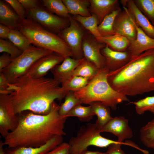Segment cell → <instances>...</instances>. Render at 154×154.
Wrapping results in <instances>:
<instances>
[{"label":"cell","instance_id":"6da1fadb","mask_svg":"<svg viewBox=\"0 0 154 154\" xmlns=\"http://www.w3.org/2000/svg\"><path fill=\"white\" fill-rule=\"evenodd\" d=\"M7 91L16 115L27 111L47 114L55 100L61 101L66 95L60 82L53 78H36L27 74L9 83Z\"/></svg>","mask_w":154,"mask_h":154},{"label":"cell","instance_id":"7a4b0ae2","mask_svg":"<svg viewBox=\"0 0 154 154\" xmlns=\"http://www.w3.org/2000/svg\"><path fill=\"white\" fill-rule=\"evenodd\" d=\"M60 106L55 102L50 112L41 115L30 112L18 116L16 128L5 137L4 143L8 147H38L54 137L66 135L64 131L67 118L58 113Z\"/></svg>","mask_w":154,"mask_h":154},{"label":"cell","instance_id":"3957f363","mask_svg":"<svg viewBox=\"0 0 154 154\" xmlns=\"http://www.w3.org/2000/svg\"><path fill=\"white\" fill-rule=\"evenodd\" d=\"M107 79L114 90L126 96L154 91V49L131 58L120 69L110 72Z\"/></svg>","mask_w":154,"mask_h":154},{"label":"cell","instance_id":"277c9868","mask_svg":"<svg viewBox=\"0 0 154 154\" xmlns=\"http://www.w3.org/2000/svg\"><path fill=\"white\" fill-rule=\"evenodd\" d=\"M110 72L106 66L100 69L85 86L74 92L75 96L82 104L89 105L100 102L113 110L122 102H129L126 96L115 90L109 84L107 77Z\"/></svg>","mask_w":154,"mask_h":154},{"label":"cell","instance_id":"5b68a950","mask_svg":"<svg viewBox=\"0 0 154 154\" xmlns=\"http://www.w3.org/2000/svg\"><path fill=\"white\" fill-rule=\"evenodd\" d=\"M18 30L36 46L64 58L72 56L70 48L60 37L33 20L27 18L22 20Z\"/></svg>","mask_w":154,"mask_h":154},{"label":"cell","instance_id":"8992f818","mask_svg":"<svg viewBox=\"0 0 154 154\" xmlns=\"http://www.w3.org/2000/svg\"><path fill=\"white\" fill-rule=\"evenodd\" d=\"M100 133L95 123L81 126L76 135L72 137L69 141L70 154H81L90 146L106 147L119 142L104 137Z\"/></svg>","mask_w":154,"mask_h":154},{"label":"cell","instance_id":"52a82bcc","mask_svg":"<svg viewBox=\"0 0 154 154\" xmlns=\"http://www.w3.org/2000/svg\"><path fill=\"white\" fill-rule=\"evenodd\" d=\"M52 52L31 45L17 57L12 59L10 65L0 72L6 76L10 83L26 74L30 67L37 60Z\"/></svg>","mask_w":154,"mask_h":154},{"label":"cell","instance_id":"ba28073f","mask_svg":"<svg viewBox=\"0 0 154 154\" xmlns=\"http://www.w3.org/2000/svg\"><path fill=\"white\" fill-rule=\"evenodd\" d=\"M27 18L36 21L49 31L59 33L67 25L64 18L48 11L42 4L37 7L26 11Z\"/></svg>","mask_w":154,"mask_h":154},{"label":"cell","instance_id":"9c48e42d","mask_svg":"<svg viewBox=\"0 0 154 154\" xmlns=\"http://www.w3.org/2000/svg\"><path fill=\"white\" fill-rule=\"evenodd\" d=\"M69 18L70 25L63 29L59 36L70 48L74 58L82 59L84 58L82 48L83 33L74 18L69 17Z\"/></svg>","mask_w":154,"mask_h":154},{"label":"cell","instance_id":"30bf717a","mask_svg":"<svg viewBox=\"0 0 154 154\" xmlns=\"http://www.w3.org/2000/svg\"><path fill=\"white\" fill-rule=\"evenodd\" d=\"M9 94H0V133L4 138L15 129L19 119Z\"/></svg>","mask_w":154,"mask_h":154},{"label":"cell","instance_id":"8fae6325","mask_svg":"<svg viewBox=\"0 0 154 154\" xmlns=\"http://www.w3.org/2000/svg\"><path fill=\"white\" fill-rule=\"evenodd\" d=\"M106 46V44L98 41L93 36L84 37L82 45L84 58L99 69L104 68L106 60L101 50Z\"/></svg>","mask_w":154,"mask_h":154},{"label":"cell","instance_id":"7c38bea8","mask_svg":"<svg viewBox=\"0 0 154 154\" xmlns=\"http://www.w3.org/2000/svg\"><path fill=\"white\" fill-rule=\"evenodd\" d=\"M117 15L115 19L114 30L115 34L127 37L129 40H135L137 31L134 19L126 7Z\"/></svg>","mask_w":154,"mask_h":154},{"label":"cell","instance_id":"4fadbf2b","mask_svg":"<svg viewBox=\"0 0 154 154\" xmlns=\"http://www.w3.org/2000/svg\"><path fill=\"white\" fill-rule=\"evenodd\" d=\"M64 58L54 53L43 56L34 63L27 74L36 78L44 77L50 70L62 62Z\"/></svg>","mask_w":154,"mask_h":154},{"label":"cell","instance_id":"5bb4252c","mask_svg":"<svg viewBox=\"0 0 154 154\" xmlns=\"http://www.w3.org/2000/svg\"><path fill=\"white\" fill-rule=\"evenodd\" d=\"M100 133H112L118 138V141L123 142L133 136V131L128 125V120L122 116L112 117L103 127L99 129Z\"/></svg>","mask_w":154,"mask_h":154},{"label":"cell","instance_id":"9a60e30c","mask_svg":"<svg viewBox=\"0 0 154 154\" xmlns=\"http://www.w3.org/2000/svg\"><path fill=\"white\" fill-rule=\"evenodd\" d=\"M134 22L137 31L136 38L129 40V44L127 50L130 53L131 58L147 50L154 49V39L147 35L134 21Z\"/></svg>","mask_w":154,"mask_h":154},{"label":"cell","instance_id":"2e32d148","mask_svg":"<svg viewBox=\"0 0 154 154\" xmlns=\"http://www.w3.org/2000/svg\"><path fill=\"white\" fill-rule=\"evenodd\" d=\"M106 58L105 66L110 72L117 70L124 66L131 60V57L127 50L123 52L114 51L107 45L101 50Z\"/></svg>","mask_w":154,"mask_h":154},{"label":"cell","instance_id":"e0dca14e","mask_svg":"<svg viewBox=\"0 0 154 154\" xmlns=\"http://www.w3.org/2000/svg\"><path fill=\"white\" fill-rule=\"evenodd\" d=\"M120 2L126 7L137 25L148 36L154 39V26L141 12L133 0H122Z\"/></svg>","mask_w":154,"mask_h":154},{"label":"cell","instance_id":"ac0fdd59","mask_svg":"<svg viewBox=\"0 0 154 154\" xmlns=\"http://www.w3.org/2000/svg\"><path fill=\"white\" fill-rule=\"evenodd\" d=\"M63 140L62 136H56L38 147H7L5 149V154H45L63 142Z\"/></svg>","mask_w":154,"mask_h":154},{"label":"cell","instance_id":"d6986e66","mask_svg":"<svg viewBox=\"0 0 154 154\" xmlns=\"http://www.w3.org/2000/svg\"><path fill=\"white\" fill-rule=\"evenodd\" d=\"M84 59H76L70 57L64 58L60 64L56 65L51 70L53 78L60 84L69 76Z\"/></svg>","mask_w":154,"mask_h":154},{"label":"cell","instance_id":"ffe728a7","mask_svg":"<svg viewBox=\"0 0 154 154\" xmlns=\"http://www.w3.org/2000/svg\"><path fill=\"white\" fill-rule=\"evenodd\" d=\"M90 13L97 17L100 24L108 15L119 7L117 0H90Z\"/></svg>","mask_w":154,"mask_h":154},{"label":"cell","instance_id":"44dd1931","mask_svg":"<svg viewBox=\"0 0 154 154\" xmlns=\"http://www.w3.org/2000/svg\"><path fill=\"white\" fill-rule=\"evenodd\" d=\"M21 19L5 0L0 1V23L11 30H18Z\"/></svg>","mask_w":154,"mask_h":154},{"label":"cell","instance_id":"7402d4cb","mask_svg":"<svg viewBox=\"0 0 154 154\" xmlns=\"http://www.w3.org/2000/svg\"><path fill=\"white\" fill-rule=\"evenodd\" d=\"M97 40L107 45L111 49L119 52L126 51L130 43L127 37L116 34L109 36L102 37Z\"/></svg>","mask_w":154,"mask_h":154},{"label":"cell","instance_id":"603a6c76","mask_svg":"<svg viewBox=\"0 0 154 154\" xmlns=\"http://www.w3.org/2000/svg\"><path fill=\"white\" fill-rule=\"evenodd\" d=\"M90 105L97 119L95 123L99 130L103 127L112 118L110 108L100 102H95Z\"/></svg>","mask_w":154,"mask_h":154},{"label":"cell","instance_id":"cb8c5ba5","mask_svg":"<svg viewBox=\"0 0 154 154\" xmlns=\"http://www.w3.org/2000/svg\"><path fill=\"white\" fill-rule=\"evenodd\" d=\"M69 14L74 15L88 17L91 15L88 9L90 3L88 0H63Z\"/></svg>","mask_w":154,"mask_h":154},{"label":"cell","instance_id":"d4e9b609","mask_svg":"<svg viewBox=\"0 0 154 154\" xmlns=\"http://www.w3.org/2000/svg\"><path fill=\"white\" fill-rule=\"evenodd\" d=\"M121 10L119 7L107 15L99 25L98 31L102 37L109 36L115 34L114 30V21L117 15Z\"/></svg>","mask_w":154,"mask_h":154},{"label":"cell","instance_id":"484cf974","mask_svg":"<svg viewBox=\"0 0 154 154\" xmlns=\"http://www.w3.org/2000/svg\"><path fill=\"white\" fill-rule=\"evenodd\" d=\"M74 19L81 23L89 31L97 40L102 37L98 30L99 22L97 16L92 14L88 17H83L79 15H74Z\"/></svg>","mask_w":154,"mask_h":154},{"label":"cell","instance_id":"4316f807","mask_svg":"<svg viewBox=\"0 0 154 154\" xmlns=\"http://www.w3.org/2000/svg\"><path fill=\"white\" fill-rule=\"evenodd\" d=\"M91 79L79 76L70 77L60 83L61 87L66 94L70 91L75 92L85 86Z\"/></svg>","mask_w":154,"mask_h":154},{"label":"cell","instance_id":"83f0119b","mask_svg":"<svg viewBox=\"0 0 154 154\" xmlns=\"http://www.w3.org/2000/svg\"><path fill=\"white\" fill-rule=\"evenodd\" d=\"M99 69L84 58L66 79L73 76H81L92 79L97 74Z\"/></svg>","mask_w":154,"mask_h":154},{"label":"cell","instance_id":"f1b7e54d","mask_svg":"<svg viewBox=\"0 0 154 154\" xmlns=\"http://www.w3.org/2000/svg\"><path fill=\"white\" fill-rule=\"evenodd\" d=\"M43 6L51 13L63 18L70 17L68 10L61 0L41 1Z\"/></svg>","mask_w":154,"mask_h":154},{"label":"cell","instance_id":"f546056e","mask_svg":"<svg viewBox=\"0 0 154 154\" xmlns=\"http://www.w3.org/2000/svg\"><path fill=\"white\" fill-rule=\"evenodd\" d=\"M95 115L90 105L85 106L79 104L72 109L66 115V117H76L81 121L88 122L92 119Z\"/></svg>","mask_w":154,"mask_h":154},{"label":"cell","instance_id":"4dcf8cb0","mask_svg":"<svg viewBox=\"0 0 154 154\" xmlns=\"http://www.w3.org/2000/svg\"><path fill=\"white\" fill-rule=\"evenodd\" d=\"M8 40L24 52L32 45L29 40L18 30H11Z\"/></svg>","mask_w":154,"mask_h":154},{"label":"cell","instance_id":"1f68e13d","mask_svg":"<svg viewBox=\"0 0 154 154\" xmlns=\"http://www.w3.org/2000/svg\"><path fill=\"white\" fill-rule=\"evenodd\" d=\"M140 138L146 147L154 149V118L140 130Z\"/></svg>","mask_w":154,"mask_h":154},{"label":"cell","instance_id":"d6a6232c","mask_svg":"<svg viewBox=\"0 0 154 154\" xmlns=\"http://www.w3.org/2000/svg\"><path fill=\"white\" fill-rule=\"evenodd\" d=\"M64 98V102L60 106L58 113L60 116L66 117V115L72 109L82 103L75 96L74 92H68Z\"/></svg>","mask_w":154,"mask_h":154},{"label":"cell","instance_id":"836d02e7","mask_svg":"<svg viewBox=\"0 0 154 154\" xmlns=\"http://www.w3.org/2000/svg\"><path fill=\"white\" fill-rule=\"evenodd\" d=\"M135 4L154 26V0H133Z\"/></svg>","mask_w":154,"mask_h":154},{"label":"cell","instance_id":"e575fe53","mask_svg":"<svg viewBox=\"0 0 154 154\" xmlns=\"http://www.w3.org/2000/svg\"><path fill=\"white\" fill-rule=\"evenodd\" d=\"M129 103L135 105L136 112L139 115L143 114L147 111L154 114V96H147Z\"/></svg>","mask_w":154,"mask_h":154},{"label":"cell","instance_id":"d590c367","mask_svg":"<svg viewBox=\"0 0 154 154\" xmlns=\"http://www.w3.org/2000/svg\"><path fill=\"white\" fill-rule=\"evenodd\" d=\"M8 40L0 39V52L9 54L12 59L20 56L23 52Z\"/></svg>","mask_w":154,"mask_h":154},{"label":"cell","instance_id":"8d00e7d4","mask_svg":"<svg viewBox=\"0 0 154 154\" xmlns=\"http://www.w3.org/2000/svg\"><path fill=\"white\" fill-rule=\"evenodd\" d=\"M122 145H128L137 149L143 152L144 150L140 148L138 145L132 141H126L123 143L118 142L110 145L107 151L104 152H100L98 154H126L121 149Z\"/></svg>","mask_w":154,"mask_h":154},{"label":"cell","instance_id":"74e56055","mask_svg":"<svg viewBox=\"0 0 154 154\" xmlns=\"http://www.w3.org/2000/svg\"><path fill=\"white\" fill-rule=\"evenodd\" d=\"M22 20L27 18L26 11L18 0H5Z\"/></svg>","mask_w":154,"mask_h":154},{"label":"cell","instance_id":"f35d334b","mask_svg":"<svg viewBox=\"0 0 154 154\" xmlns=\"http://www.w3.org/2000/svg\"><path fill=\"white\" fill-rule=\"evenodd\" d=\"M45 154H70L69 144L68 143L63 142Z\"/></svg>","mask_w":154,"mask_h":154},{"label":"cell","instance_id":"ab89813d","mask_svg":"<svg viewBox=\"0 0 154 154\" xmlns=\"http://www.w3.org/2000/svg\"><path fill=\"white\" fill-rule=\"evenodd\" d=\"M25 10L29 11L34 9L42 4L41 1L37 0H18Z\"/></svg>","mask_w":154,"mask_h":154},{"label":"cell","instance_id":"60d3db41","mask_svg":"<svg viewBox=\"0 0 154 154\" xmlns=\"http://www.w3.org/2000/svg\"><path fill=\"white\" fill-rule=\"evenodd\" d=\"M9 83L5 75L0 72V94H8L7 89Z\"/></svg>","mask_w":154,"mask_h":154},{"label":"cell","instance_id":"b9f144b4","mask_svg":"<svg viewBox=\"0 0 154 154\" xmlns=\"http://www.w3.org/2000/svg\"><path fill=\"white\" fill-rule=\"evenodd\" d=\"M12 60L10 55L7 53H3L0 55V72L10 65Z\"/></svg>","mask_w":154,"mask_h":154},{"label":"cell","instance_id":"7bdbcfd3","mask_svg":"<svg viewBox=\"0 0 154 154\" xmlns=\"http://www.w3.org/2000/svg\"><path fill=\"white\" fill-rule=\"evenodd\" d=\"M11 29L8 27L0 24V38L1 39L8 40L9 34Z\"/></svg>","mask_w":154,"mask_h":154},{"label":"cell","instance_id":"ee69618b","mask_svg":"<svg viewBox=\"0 0 154 154\" xmlns=\"http://www.w3.org/2000/svg\"><path fill=\"white\" fill-rule=\"evenodd\" d=\"M4 145V142L1 140L0 141V154H5V149L3 148V147Z\"/></svg>","mask_w":154,"mask_h":154},{"label":"cell","instance_id":"f6af8a7d","mask_svg":"<svg viewBox=\"0 0 154 154\" xmlns=\"http://www.w3.org/2000/svg\"><path fill=\"white\" fill-rule=\"evenodd\" d=\"M99 152L100 151H92L86 150L81 154H98Z\"/></svg>","mask_w":154,"mask_h":154}]
</instances>
